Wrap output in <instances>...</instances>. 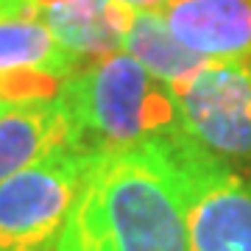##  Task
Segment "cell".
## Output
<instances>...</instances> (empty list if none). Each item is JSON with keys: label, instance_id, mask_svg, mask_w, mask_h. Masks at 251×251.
Instances as JSON below:
<instances>
[{"label": "cell", "instance_id": "cell-8", "mask_svg": "<svg viewBox=\"0 0 251 251\" xmlns=\"http://www.w3.org/2000/svg\"><path fill=\"white\" fill-rule=\"evenodd\" d=\"M70 126L59 98L11 106L0 115V184L28 165L67 148Z\"/></svg>", "mask_w": 251, "mask_h": 251}, {"label": "cell", "instance_id": "cell-2", "mask_svg": "<svg viewBox=\"0 0 251 251\" xmlns=\"http://www.w3.org/2000/svg\"><path fill=\"white\" fill-rule=\"evenodd\" d=\"M59 103L70 126L67 148L92 159L179 131L171 87L128 53L87 62L67 78Z\"/></svg>", "mask_w": 251, "mask_h": 251}, {"label": "cell", "instance_id": "cell-6", "mask_svg": "<svg viewBox=\"0 0 251 251\" xmlns=\"http://www.w3.org/2000/svg\"><path fill=\"white\" fill-rule=\"evenodd\" d=\"M87 62L56 39L36 11L0 20V100L9 106L56 100Z\"/></svg>", "mask_w": 251, "mask_h": 251}, {"label": "cell", "instance_id": "cell-3", "mask_svg": "<svg viewBox=\"0 0 251 251\" xmlns=\"http://www.w3.org/2000/svg\"><path fill=\"white\" fill-rule=\"evenodd\" d=\"M156 143L179 184L190 251H251V171L215 156L181 128Z\"/></svg>", "mask_w": 251, "mask_h": 251}, {"label": "cell", "instance_id": "cell-11", "mask_svg": "<svg viewBox=\"0 0 251 251\" xmlns=\"http://www.w3.org/2000/svg\"><path fill=\"white\" fill-rule=\"evenodd\" d=\"M126 6H131V9H145V11H162V6L168 3V0H120Z\"/></svg>", "mask_w": 251, "mask_h": 251}, {"label": "cell", "instance_id": "cell-4", "mask_svg": "<svg viewBox=\"0 0 251 251\" xmlns=\"http://www.w3.org/2000/svg\"><path fill=\"white\" fill-rule=\"evenodd\" d=\"M92 156L62 148L0 184V251H56Z\"/></svg>", "mask_w": 251, "mask_h": 251}, {"label": "cell", "instance_id": "cell-7", "mask_svg": "<svg viewBox=\"0 0 251 251\" xmlns=\"http://www.w3.org/2000/svg\"><path fill=\"white\" fill-rule=\"evenodd\" d=\"M162 17L190 50L218 62H251V0H168Z\"/></svg>", "mask_w": 251, "mask_h": 251}, {"label": "cell", "instance_id": "cell-13", "mask_svg": "<svg viewBox=\"0 0 251 251\" xmlns=\"http://www.w3.org/2000/svg\"><path fill=\"white\" fill-rule=\"evenodd\" d=\"M6 109H11V106H9V103H3V100H0V115H3Z\"/></svg>", "mask_w": 251, "mask_h": 251}, {"label": "cell", "instance_id": "cell-1", "mask_svg": "<svg viewBox=\"0 0 251 251\" xmlns=\"http://www.w3.org/2000/svg\"><path fill=\"white\" fill-rule=\"evenodd\" d=\"M56 251H190L179 184L156 140L92 159Z\"/></svg>", "mask_w": 251, "mask_h": 251}, {"label": "cell", "instance_id": "cell-10", "mask_svg": "<svg viewBox=\"0 0 251 251\" xmlns=\"http://www.w3.org/2000/svg\"><path fill=\"white\" fill-rule=\"evenodd\" d=\"M23 11H34L28 6V0H0V20L11 17V14H23Z\"/></svg>", "mask_w": 251, "mask_h": 251}, {"label": "cell", "instance_id": "cell-12", "mask_svg": "<svg viewBox=\"0 0 251 251\" xmlns=\"http://www.w3.org/2000/svg\"><path fill=\"white\" fill-rule=\"evenodd\" d=\"M64 3H73V0H28V6L39 14V11L45 9H53V6H64Z\"/></svg>", "mask_w": 251, "mask_h": 251}, {"label": "cell", "instance_id": "cell-9", "mask_svg": "<svg viewBox=\"0 0 251 251\" xmlns=\"http://www.w3.org/2000/svg\"><path fill=\"white\" fill-rule=\"evenodd\" d=\"M123 48L153 78L168 84V87L193 78L196 73H201L212 62V59L181 45L171 34L162 11H145V9L131 11L128 28L123 34Z\"/></svg>", "mask_w": 251, "mask_h": 251}, {"label": "cell", "instance_id": "cell-5", "mask_svg": "<svg viewBox=\"0 0 251 251\" xmlns=\"http://www.w3.org/2000/svg\"><path fill=\"white\" fill-rule=\"evenodd\" d=\"M179 128L215 156L251 171V62H212L171 87Z\"/></svg>", "mask_w": 251, "mask_h": 251}]
</instances>
